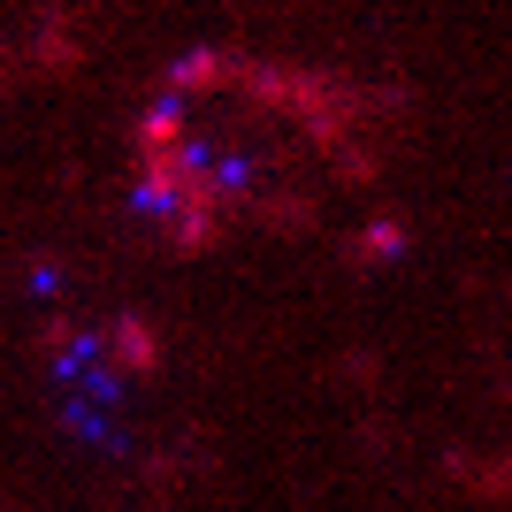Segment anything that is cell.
<instances>
[{
  "instance_id": "1",
  "label": "cell",
  "mask_w": 512,
  "mask_h": 512,
  "mask_svg": "<svg viewBox=\"0 0 512 512\" xmlns=\"http://www.w3.org/2000/svg\"><path fill=\"white\" fill-rule=\"evenodd\" d=\"M85 62V39H77V16L69 8H39L31 39H23V69H46V77H69Z\"/></svg>"
},
{
  "instance_id": "2",
  "label": "cell",
  "mask_w": 512,
  "mask_h": 512,
  "mask_svg": "<svg viewBox=\"0 0 512 512\" xmlns=\"http://www.w3.org/2000/svg\"><path fill=\"white\" fill-rule=\"evenodd\" d=\"M100 352H107V375H153L161 367V329L146 314H115L100 321Z\"/></svg>"
},
{
  "instance_id": "3",
  "label": "cell",
  "mask_w": 512,
  "mask_h": 512,
  "mask_svg": "<svg viewBox=\"0 0 512 512\" xmlns=\"http://www.w3.org/2000/svg\"><path fill=\"white\" fill-rule=\"evenodd\" d=\"M237 77H245V54H230V46H192L184 62H169L161 92H176V100H192V92H237Z\"/></svg>"
},
{
  "instance_id": "4",
  "label": "cell",
  "mask_w": 512,
  "mask_h": 512,
  "mask_svg": "<svg viewBox=\"0 0 512 512\" xmlns=\"http://www.w3.org/2000/svg\"><path fill=\"white\" fill-rule=\"evenodd\" d=\"M398 237H406L398 222H367V230L352 237V260H390V253H398Z\"/></svg>"
},
{
  "instance_id": "5",
  "label": "cell",
  "mask_w": 512,
  "mask_h": 512,
  "mask_svg": "<svg viewBox=\"0 0 512 512\" xmlns=\"http://www.w3.org/2000/svg\"><path fill=\"white\" fill-rule=\"evenodd\" d=\"M176 482H184V451H153V459H146V490L176 497Z\"/></svg>"
}]
</instances>
